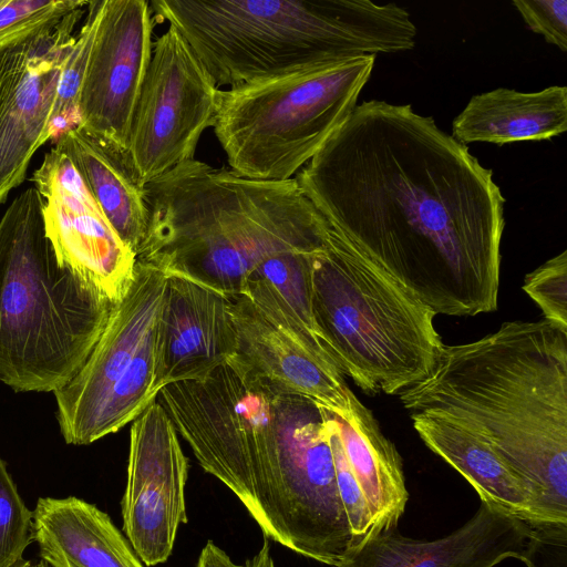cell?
Wrapping results in <instances>:
<instances>
[{"instance_id": "17", "label": "cell", "mask_w": 567, "mask_h": 567, "mask_svg": "<svg viewBox=\"0 0 567 567\" xmlns=\"http://www.w3.org/2000/svg\"><path fill=\"white\" fill-rule=\"evenodd\" d=\"M532 532V524L481 502L470 520L443 538L379 533L341 567H494L506 558L522 560Z\"/></svg>"}, {"instance_id": "5", "label": "cell", "mask_w": 567, "mask_h": 567, "mask_svg": "<svg viewBox=\"0 0 567 567\" xmlns=\"http://www.w3.org/2000/svg\"><path fill=\"white\" fill-rule=\"evenodd\" d=\"M35 187L0 218V381L16 392H55L80 370L115 306L59 265Z\"/></svg>"}, {"instance_id": "3", "label": "cell", "mask_w": 567, "mask_h": 567, "mask_svg": "<svg viewBox=\"0 0 567 567\" xmlns=\"http://www.w3.org/2000/svg\"><path fill=\"white\" fill-rule=\"evenodd\" d=\"M142 189L147 226L136 260L228 297L269 257L320 249L329 227L295 178L250 179L194 158Z\"/></svg>"}, {"instance_id": "13", "label": "cell", "mask_w": 567, "mask_h": 567, "mask_svg": "<svg viewBox=\"0 0 567 567\" xmlns=\"http://www.w3.org/2000/svg\"><path fill=\"white\" fill-rule=\"evenodd\" d=\"M45 236L60 266L69 268L116 305L130 288L136 256L118 238L84 179L56 147L33 173Z\"/></svg>"}, {"instance_id": "28", "label": "cell", "mask_w": 567, "mask_h": 567, "mask_svg": "<svg viewBox=\"0 0 567 567\" xmlns=\"http://www.w3.org/2000/svg\"><path fill=\"white\" fill-rule=\"evenodd\" d=\"M87 3L84 0H0V44Z\"/></svg>"}, {"instance_id": "8", "label": "cell", "mask_w": 567, "mask_h": 567, "mask_svg": "<svg viewBox=\"0 0 567 567\" xmlns=\"http://www.w3.org/2000/svg\"><path fill=\"white\" fill-rule=\"evenodd\" d=\"M167 275L136 260L133 281L78 373L54 392L68 444L87 445L133 422L156 401Z\"/></svg>"}, {"instance_id": "25", "label": "cell", "mask_w": 567, "mask_h": 567, "mask_svg": "<svg viewBox=\"0 0 567 567\" xmlns=\"http://www.w3.org/2000/svg\"><path fill=\"white\" fill-rule=\"evenodd\" d=\"M32 542V512L0 456V567H11L22 559Z\"/></svg>"}, {"instance_id": "20", "label": "cell", "mask_w": 567, "mask_h": 567, "mask_svg": "<svg viewBox=\"0 0 567 567\" xmlns=\"http://www.w3.org/2000/svg\"><path fill=\"white\" fill-rule=\"evenodd\" d=\"M567 130V87L537 92L497 87L471 97L453 120L452 137L462 144L496 145L543 141Z\"/></svg>"}, {"instance_id": "15", "label": "cell", "mask_w": 567, "mask_h": 567, "mask_svg": "<svg viewBox=\"0 0 567 567\" xmlns=\"http://www.w3.org/2000/svg\"><path fill=\"white\" fill-rule=\"evenodd\" d=\"M153 17L145 0H102L79 99L80 126L125 153L152 56Z\"/></svg>"}, {"instance_id": "16", "label": "cell", "mask_w": 567, "mask_h": 567, "mask_svg": "<svg viewBox=\"0 0 567 567\" xmlns=\"http://www.w3.org/2000/svg\"><path fill=\"white\" fill-rule=\"evenodd\" d=\"M236 357L276 389L303 396L331 412L351 409L354 393L344 375L250 297H229Z\"/></svg>"}, {"instance_id": "21", "label": "cell", "mask_w": 567, "mask_h": 567, "mask_svg": "<svg viewBox=\"0 0 567 567\" xmlns=\"http://www.w3.org/2000/svg\"><path fill=\"white\" fill-rule=\"evenodd\" d=\"M424 444L456 470L481 502L528 524L547 523L526 483L482 439L450 422L411 414Z\"/></svg>"}, {"instance_id": "22", "label": "cell", "mask_w": 567, "mask_h": 567, "mask_svg": "<svg viewBox=\"0 0 567 567\" xmlns=\"http://www.w3.org/2000/svg\"><path fill=\"white\" fill-rule=\"evenodd\" d=\"M329 412L346 458L371 509L374 535L395 530L409 501L399 452L357 396L349 411Z\"/></svg>"}, {"instance_id": "6", "label": "cell", "mask_w": 567, "mask_h": 567, "mask_svg": "<svg viewBox=\"0 0 567 567\" xmlns=\"http://www.w3.org/2000/svg\"><path fill=\"white\" fill-rule=\"evenodd\" d=\"M310 286L334 364L360 389L396 394L431 372L444 347L436 315L330 225L312 257Z\"/></svg>"}, {"instance_id": "11", "label": "cell", "mask_w": 567, "mask_h": 567, "mask_svg": "<svg viewBox=\"0 0 567 567\" xmlns=\"http://www.w3.org/2000/svg\"><path fill=\"white\" fill-rule=\"evenodd\" d=\"M219 90L184 38L168 25L153 43L122 154L138 187L194 159L202 134L213 126Z\"/></svg>"}, {"instance_id": "26", "label": "cell", "mask_w": 567, "mask_h": 567, "mask_svg": "<svg viewBox=\"0 0 567 567\" xmlns=\"http://www.w3.org/2000/svg\"><path fill=\"white\" fill-rule=\"evenodd\" d=\"M326 410L333 453L339 496L353 536L355 551L374 536V523L369 504L346 458L336 423Z\"/></svg>"}, {"instance_id": "1", "label": "cell", "mask_w": 567, "mask_h": 567, "mask_svg": "<svg viewBox=\"0 0 567 567\" xmlns=\"http://www.w3.org/2000/svg\"><path fill=\"white\" fill-rule=\"evenodd\" d=\"M295 179L338 234L435 315L497 309L505 198L433 117L357 104Z\"/></svg>"}, {"instance_id": "29", "label": "cell", "mask_w": 567, "mask_h": 567, "mask_svg": "<svg viewBox=\"0 0 567 567\" xmlns=\"http://www.w3.org/2000/svg\"><path fill=\"white\" fill-rule=\"evenodd\" d=\"M529 30L544 37L561 52L567 50V1L566 0H514Z\"/></svg>"}, {"instance_id": "30", "label": "cell", "mask_w": 567, "mask_h": 567, "mask_svg": "<svg viewBox=\"0 0 567 567\" xmlns=\"http://www.w3.org/2000/svg\"><path fill=\"white\" fill-rule=\"evenodd\" d=\"M533 532L522 558L527 567H567V524H532Z\"/></svg>"}, {"instance_id": "33", "label": "cell", "mask_w": 567, "mask_h": 567, "mask_svg": "<svg viewBox=\"0 0 567 567\" xmlns=\"http://www.w3.org/2000/svg\"><path fill=\"white\" fill-rule=\"evenodd\" d=\"M11 567H50L47 563L43 560H40L38 564H33L30 560L20 559L16 564H13Z\"/></svg>"}, {"instance_id": "14", "label": "cell", "mask_w": 567, "mask_h": 567, "mask_svg": "<svg viewBox=\"0 0 567 567\" xmlns=\"http://www.w3.org/2000/svg\"><path fill=\"white\" fill-rule=\"evenodd\" d=\"M187 477L177 431L156 400L132 422L121 502L125 537L147 567L169 558L178 527L187 523Z\"/></svg>"}, {"instance_id": "2", "label": "cell", "mask_w": 567, "mask_h": 567, "mask_svg": "<svg viewBox=\"0 0 567 567\" xmlns=\"http://www.w3.org/2000/svg\"><path fill=\"white\" fill-rule=\"evenodd\" d=\"M400 400L485 441L529 487L547 523L567 524V330L508 321L446 346Z\"/></svg>"}, {"instance_id": "10", "label": "cell", "mask_w": 567, "mask_h": 567, "mask_svg": "<svg viewBox=\"0 0 567 567\" xmlns=\"http://www.w3.org/2000/svg\"><path fill=\"white\" fill-rule=\"evenodd\" d=\"M276 468L252 518L266 537L319 563L341 567L355 553L337 485L324 408L277 389Z\"/></svg>"}, {"instance_id": "12", "label": "cell", "mask_w": 567, "mask_h": 567, "mask_svg": "<svg viewBox=\"0 0 567 567\" xmlns=\"http://www.w3.org/2000/svg\"><path fill=\"white\" fill-rule=\"evenodd\" d=\"M85 6L0 44V205L50 140L60 75Z\"/></svg>"}, {"instance_id": "4", "label": "cell", "mask_w": 567, "mask_h": 567, "mask_svg": "<svg viewBox=\"0 0 567 567\" xmlns=\"http://www.w3.org/2000/svg\"><path fill=\"white\" fill-rule=\"evenodd\" d=\"M150 6L155 20L184 38L218 87L404 52L416 39L404 8L369 0H152Z\"/></svg>"}, {"instance_id": "9", "label": "cell", "mask_w": 567, "mask_h": 567, "mask_svg": "<svg viewBox=\"0 0 567 567\" xmlns=\"http://www.w3.org/2000/svg\"><path fill=\"white\" fill-rule=\"evenodd\" d=\"M276 391L235 357L200 379L165 385L156 399L203 470L250 516L278 461Z\"/></svg>"}, {"instance_id": "7", "label": "cell", "mask_w": 567, "mask_h": 567, "mask_svg": "<svg viewBox=\"0 0 567 567\" xmlns=\"http://www.w3.org/2000/svg\"><path fill=\"white\" fill-rule=\"evenodd\" d=\"M374 61L363 55L219 90L212 127L231 171L295 178L353 111Z\"/></svg>"}, {"instance_id": "32", "label": "cell", "mask_w": 567, "mask_h": 567, "mask_svg": "<svg viewBox=\"0 0 567 567\" xmlns=\"http://www.w3.org/2000/svg\"><path fill=\"white\" fill-rule=\"evenodd\" d=\"M246 567H275L272 556L270 554V545L265 540L259 551L245 563Z\"/></svg>"}, {"instance_id": "18", "label": "cell", "mask_w": 567, "mask_h": 567, "mask_svg": "<svg viewBox=\"0 0 567 567\" xmlns=\"http://www.w3.org/2000/svg\"><path fill=\"white\" fill-rule=\"evenodd\" d=\"M236 353L229 297L190 279L167 276L162 317V388L200 379Z\"/></svg>"}, {"instance_id": "24", "label": "cell", "mask_w": 567, "mask_h": 567, "mask_svg": "<svg viewBox=\"0 0 567 567\" xmlns=\"http://www.w3.org/2000/svg\"><path fill=\"white\" fill-rule=\"evenodd\" d=\"M87 7L85 21L75 35L60 75L49 124L50 140L53 142L81 124L80 91L97 25L100 1H89Z\"/></svg>"}, {"instance_id": "19", "label": "cell", "mask_w": 567, "mask_h": 567, "mask_svg": "<svg viewBox=\"0 0 567 567\" xmlns=\"http://www.w3.org/2000/svg\"><path fill=\"white\" fill-rule=\"evenodd\" d=\"M32 534L50 567H145L111 517L75 496L40 497Z\"/></svg>"}, {"instance_id": "27", "label": "cell", "mask_w": 567, "mask_h": 567, "mask_svg": "<svg viewBox=\"0 0 567 567\" xmlns=\"http://www.w3.org/2000/svg\"><path fill=\"white\" fill-rule=\"evenodd\" d=\"M523 290L544 319L567 330V251L550 258L525 277Z\"/></svg>"}, {"instance_id": "23", "label": "cell", "mask_w": 567, "mask_h": 567, "mask_svg": "<svg viewBox=\"0 0 567 567\" xmlns=\"http://www.w3.org/2000/svg\"><path fill=\"white\" fill-rule=\"evenodd\" d=\"M84 179L107 221L135 256L147 226L143 189L131 178L122 154L78 126L54 142Z\"/></svg>"}, {"instance_id": "31", "label": "cell", "mask_w": 567, "mask_h": 567, "mask_svg": "<svg viewBox=\"0 0 567 567\" xmlns=\"http://www.w3.org/2000/svg\"><path fill=\"white\" fill-rule=\"evenodd\" d=\"M196 567H246L235 564L230 557L213 540H208L203 547Z\"/></svg>"}]
</instances>
